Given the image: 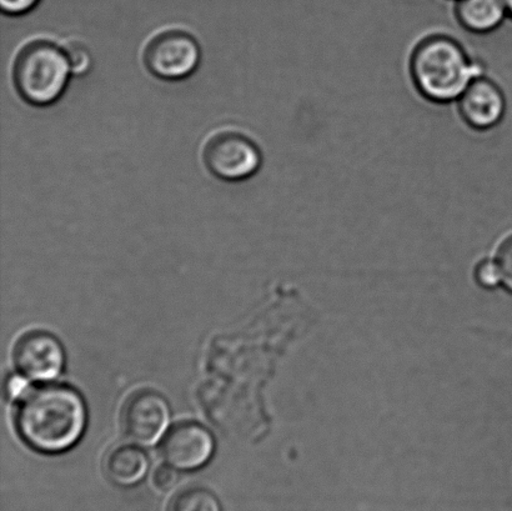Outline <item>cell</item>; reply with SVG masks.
Here are the masks:
<instances>
[{
    "label": "cell",
    "instance_id": "8fae6325",
    "mask_svg": "<svg viewBox=\"0 0 512 511\" xmlns=\"http://www.w3.org/2000/svg\"><path fill=\"white\" fill-rule=\"evenodd\" d=\"M455 15L466 32L476 35L496 32L509 17L504 0H459Z\"/></svg>",
    "mask_w": 512,
    "mask_h": 511
},
{
    "label": "cell",
    "instance_id": "ac0fdd59",
    "mask_svg": "<svg viewBox=\"0 0 512 511\" xmlns=\"http://www.w3.org/2000/svg\"><path fill=\"white\" fill-rule=\"evenodd\" d=\"M28 383L25 382L23 377L20 375H12L8 379L7 388H5V392H7L9 399H22L25 394H27Z\"/></svg>",
    "mask_w": 512,
    "mask_h": 511
},
{
    "label": "cell",
    "instance_id": "7c38bea8",
    "mask_svg": "<svg viewBox=\"0 0 512 511\" xmlns=\"http://www.w3.org/2000/svg\"><path fill=\"white\" fill-rule=\"evenodd\" d=\"M169 511H222V504L209 489L188 487L175 495Z\"/></svg>",
    "mask_w": 512,
    "mask_h": 511
},
{
    "label": "cell",
    "instance_id": "d6986e66",
    "mask_svg": "<svg viewBox=\"0 0 512 511\" xmlns=\"http://www.w3.org/2000/svg\"><path fill=\"white\" fill-rule=\"evenodd\" d=\"M506 10H508L509 18L512 19V0H504Z\"/></svg>",
    "mask_w": 512,
    "mask_h": 511
},
{
    "label": "cell",
    "instance_id": "6da1fadb",
    "mask_svg": "<svg viewBox=\"0 0 512 511\" xmlns=\"http://www.w3.org/2000/svg\"><path fill=\"white\" fill-rule=\"evenodd\" d=\"M88 410L82 395L65 384H49L19 399L14 424L19 437L43 454L67 452L83 437Z\"/></svg>",
    "mask_w": 512,
    "mask_h": 511
},
{
    "label": "cell",
    "instance_id": "9a60e30c",
    "mask_svg": "<svg viewBox=\"0 0 512 511\" xmlns=\"http://www.w3.org/2000/svg\"><path fill=\"white\" fill-rule=\"evenodd\" d=\"M475 279L481 287L495 288L501 283V273L495 259H483L476 265Z\"/></svg>",
    "mask_w": 512,
    "mask_h": 511
},
{
    "label": "cell",
    "instance_id": "2e32d148",
    "mask_svg": "<svg viewBox=\"0 0 512 511\" xmlns=\"http://www.w3.org/2000/svg\"><path fill=\"white\" fill-rule=\"evenodd\" d=\"M178 470L170 467V465H163L155 470L153 475V483L157 489L162 492H168L173 489L178 483Z\"/></svg>",
    "mask_w": 512,
    "mask_h": 511
},
{
    "label": "cell",
    "instance_id": "4fadbf2b",
    "mask_svg": "<svg viewBox=\"0 0 512 511\" xmlns=\"http://www.w3.org/2000/svg\"><path fill=\"white\" fill-rule=\"evenodd\" d=\"M64 52L67 54L72 74L84 75L92 68V54H90L89 49L85 48L83 44L69 43L65 45Z\"/></svg>",
    "mask_w": 512,
    "mask_h": 511
},
{
    "label": "cell",
    "instance_id": "5bb4252c",
    "mask_svg": "<svg viewBox=\"0 0 512 511\" xmlns=\"http://www.w3.org/2000/svg\"><path fill=\"white\" fill-rule=\"evenodd\" d=\"M501 273V283L512 293V234L499 245L495 257Z\"/></svg>",
    "mask_w": 512,
    "mask_h": 511
},
{
    "label": "cell",
    "instance_id": "ba28073f",
    "mask_svg": "<svg viewBox=\"0 0 512 511\" xmlns=\"http://www.w3.org/2000/svg\"><path fill=\"white\" fill-rule=\"evenodd\" d=\"M456 104L461 120L480 133L498 128L508 113L504 89L486 74L475 78Z\"/></svg>",
    "mask_w": 512,
    "mask_h": 511
},
{
    "label": "cell",
    "instance_id": "7a4b0ae2",
    "mask_svg": "<svg viewBox=\"0 0 512 511\" xmlns=\"http://www.w3.org/2000/svg\"><path fill=\"white\" fill-rule=\"evenodd\" d=\"M409 74L421 97L445 105L458 102L470 83L485 74V69L458 39L434 33L421 38L411 50Z\"/></svg>",
    "mask_w": 512,
    "mask_h": 511
},
{
    "label": "cell",
    "instance_id": "277c9868",
    "mask_svg": "<svg viewBox=\"0 0 512 511\" xmlns=\"http://www.w3.org/2000/svg\"><path fill=\"white\" fill-rule=\"evenodd\" d=\"M205 167L224 182H243L263 165V154L254 140L235 130H224L208 139L203 149Z\"/></svg>",
    "mask_w": 512,
    "mask_h": 511
},
{
    "label": "cell",
    "instance_id": "52a82bcc",
    "mask_svg": "<svg viewBox=\"0 0 512 511\" xmlns=\"http://www.w3.org/2000/svg\"><path fill=\"white\" fill-rule=\"evenodd\" d=\"M15 368L33 382H52L62 374L65 353L55 335L33 330L20 337L13 350Z\"/></svg>",
    "mask_w": 512,
    "mask_h": 511
},
{
    "label": "cell",
    "instance_id": "5b68a950",
    "mask_svg": "<svg viewBox=\"0 0 512 511\" xmlns=\"http://www.w3.org/2000/svg\"><path fill=\"white\" fill-rule=\"evenodd\" d=\"M143 59L145 67L154 77L178 82L189 78L198 69L202 50L192 34L169 29L149 40Z\"/></svg>",
    "mask_w": 512,
    "mask_h": 511
},
{
    "label": "cell",
    "instance_id": "3957f363",
    "mask_svg": "<svg viewBox=\"0 0 512 511\" xmlns=\"http://www.w3.org/2000/svg\"><path fill=\"white\" fill-rule=\"evenodd\" d=\"M72 69L64 49L49 40H33L19 50L13 83L20 98L34 107H49L63 97Z\"/></svg>",
    "mask_w": 512,
    "mask_h": 511
},
{
    "label": "cell",
    "instance_id": "30bf717a",
    "mask_svg": "<svg viewBox=\"0 0 512 511\" xmlns=\"http://www.w3.org/2000/svg\"><path fill=\"white\" fill-rule=\"evenodd\" d=\"M148 470V455L135 445H118L105 455L104 472L119 487H134L142 482Z\"/></svg>",
    "mask_w": 512,
    "mask_h": 511
},
{
    "label": "cell",
    "instance_id": "9c48e42d",
    "mask_svg": "<svg viewBox=\"0 0 512 511\" xmlns=\"http://www.w3.org/2000/svg\"><path fill=\"white\" fill-rule=\"evenodd\" d=\"M215 440L204 425L195 422L175 424L162 443L164 462L182 472L203 468L213 458Z\"/></svg>",
    "mask_w": 512,
    "mask_h": 511
},
{
    "label": "cell",
    "instance_id": "8992f818",
    "mask_svg": "<svg viewBox=\"0 0 512 511\" xmlns=\"http://www.w3.org/2000/svg\"><path fill=\"white\" fill-rule=\"evenodd\" d=\"M172 412L164 395L155 390H138L130 395L122 409L123 434L137 445L150 447L163 437L170 424Z\"/></svg>",
    "mask_w": 512,
    "mask_h": 511
},
{
    "label": "cell",
    "instance_id": "e0dca14e",
    "mask_svg": "<svg viewBox=\"0 0 512 511\" xmlns=\"http://www.w3.org/2000/svg\"><path fill=\"white\" fill-rule=\"evenodd\" d=\"M40 0H0L3 13L8 15H23L37 7Z\"/></svg>",
    "mask_w": 512,
    "mask_h": 511
}]
</instances>
